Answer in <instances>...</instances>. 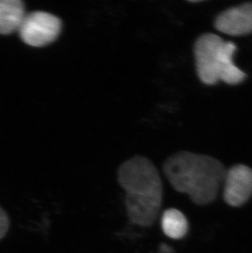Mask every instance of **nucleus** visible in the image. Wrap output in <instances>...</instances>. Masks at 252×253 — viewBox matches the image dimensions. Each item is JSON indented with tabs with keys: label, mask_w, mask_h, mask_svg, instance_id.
I'll return each instance as SVG.
<instances>
[{
	"label": "nucleus",
	"mask_w": 252,
	"mask_h": 253,
	"mask_svg": "<svg viewBox=\"0 0 252 253\" xmlns=\"http://www.w3.org/2000/svg\"><path fill=\"white\" fill-rule=\"evenodd\" d=\"M117 179L126 192L128 220L138 226H152L163 200L162 179L154 164L145 157L135 156L120 167Z\"/></svg>",
	"instance_id": "1"
},
{
	"label": "nucleus",
	"mask_w": 252,
	"mask_h": 253,
	"mask_svg": "<svg viewBox=\"0 0 252 253\" xmlns=\"http://www.w3.org/2000/svg\"><path fill=\"white\" fill-rule=\"evenodd\" d=\"M163 171L175 191L187 194L197 205L206 206L216 199L227 169L216 158L183 151L165 162Z\"/></svg>",
	"instance_id": "2"
},
{
	"label": "nucleus",
	"mask_w": 252,
	"mask_h": 253,
	"mask_svg": "<svg viewBox=\"0 0 252 253\" xmlns=\"http://www.w3.org/2000/svg\"><path fill=\"white\" fill-rule=\"evenodd\" d=\"M235 43L225 41L215 34L199 36L193 47L196 71L203 84L214 85L220 82L222 74L233 64Z\"/></svg>",
	"instance_id": "3"
},
{
	"label": "nucleus",
	"mask_w": 252,
	"mask_h": 253,
	"mask_svg": "<svg viewBox=\"0 0 252 253\" xmlns=\"http://www.w3.org/2000/svg\"><path fill=\"white\" fill-rule=\"evenodd\" d=\"M59 17L43 11L26 13L18 33L22 41L32 47H43L54 42L62 31Z\"/></svg>",
	"instance_id": "4"
},
{
	"label": "nucleus",
	"mask_w": 252,
	"mask_h": 253,
	"mask_svg": "<svg viewBox=\"0 0 252 253\" xmlns=\"http://www.w3.org/2000/svg\"><path fill=\"white\" fill-rule=\"evenodd\" d=\"M224 198L228 205L239 208L252 196V169L238 164L228 169L224 177Z\"/></svg>",
	"instance_id": "5"
},
{
	"label": "nucleus",
	"mask_w": 252,
	"mask_h": 253,
	"mask_svg": "<svg viewBox=\"0 0 252 253\" xmlns=\"http://www.w3.org/2000/svg\"><path fill=\"white\" fill-rule=\"evenodd\" d=\"M217 31L231 36H248L252 33V2L229 7L220 12L214 22Z\"/></svg>",
	"instance_id": "6"
},
{
	"label": "nucleus",
	"mask_w": 252,
	"mask_h": 253,
	"mask_svg": "<svg viewBox=\"0 0 252 253\" xmlns=\"http://www.w3.org/2000/svg\"><path fill=\"white\" fill-rule=\"evenodd\" d=\"M24 2L20 0H0V34L18 31L26 16Z\"/></svg>",
	"instance_id": "7"
},
{
	"label": "nucleus",
	"mask_w": 252,
	"mask_h": 253,
	"mask_svg": "<svg viewBox=\"0 0 252 253\" xmlns=\"http://www.w3.org/2000/svg\"><path fill=\"white\" fill-rule=\"evenodd\" d=\"M162 228L167 237L173 239H180L188 233V222L185 215L180 211L171 208L163 213Z\"/></svg>",
	"instance_id": "8"
},
{
	"label": "nucleus",
	"mask_w": 252,
	"mask_h": 253,
	"mask_svg": "<svg viewBox=\"0 0 252 253\" xmlns=\"http://www.w3.org/2000/svg\"><path fill=\"white\" fill-rule=\"evenodd\" d=\"M9 228V218L2 208H0V240L6 235Z\"/></svg>",
	"instance_id": "9"
}]
</instances>
